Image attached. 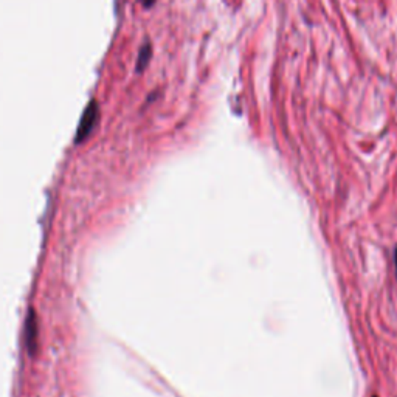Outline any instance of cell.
Here are the masks:
<instances>
[{"mask_svg":"<svg viewBox=\"0 0 397 397\" xmlns=\"http://www.w3.org/2000/svg\"><path fill=\"white\" fill-rule=\"evenodd\" d=\"M96 120H98V113H96L95 104H92L91 108L86 109L84 117H83V120H81V125H79V129H78V142L84 140L86 137L92 132Z\"/></svg>","mask_w":397,"mask_h":397,"instance_id":"obj_1","label":"cell"},{"mask_svg":"<svg viewBox=\"0 0 397 397\" xmlns=\"http://www.w3.org/2000/svg\"><path fill=\"white\" fill-rule=\"evenodd\" d=\"M149 56H151V52H149V47H144L143 50H142V54H140V59H139V69L142 70L144 66H146V62H148L149 59Z\"/></svg>","mask_w":397,"mask_h":397,"instance_id":"obj_2","label":"cell"},{"mask_svg":"<svg viewBox=\"0 0 397 397\" xmlns=\"http://www.w3.org/2000/svg\"><path fill=\"white\" fill-rule=\"evenodd\" d=\"M143 4L144 6H151L154 4V0H143Z\"/></svg>","mask_w":397,"mask_h":397,"instance_id":"obj_3","label":"cell"},{"mask_svg":"<svg viewBox=\"0 0 397 397\" xmlns=\"http://www.w3.org/2000/svg\"><path fill=\"white\" fill-rule=\"evenodd\" d=\"M394 265H396V275H397V248H396V252H394Z\"/></svg>","mask_w":397,"mask_h":397,"instance_id":"obj_4","label":"cell"},{"mask_svg":"<svg viewBox=\"0 0 397 397\" xmlns=\"http://www.w3.org/2000/svg\"><path fill=\"white\" fill-rule=\"evenodd\" d=\"M374 397H376V396H374Z\"/></svg>","mask_w":397,"mask_h":397,"instance_id":"obj_5","label":"cell"}]
</instances>
